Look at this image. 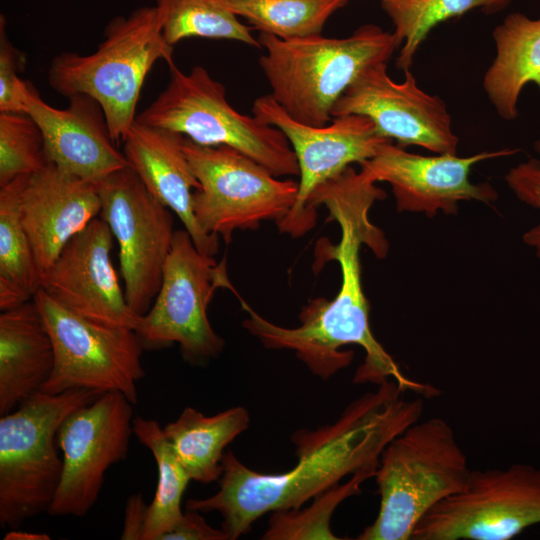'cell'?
<instances>
[{"mask_svg":"<svg viewBox=\"0 0 540 540\" xmlns=\"http://www.w3.org/2000/svg\"><path fill=\"white\" fill-rule=\"evenodd\" d=\"M361 170L347 167L336 177L318 186L308 201V208L317 214L324 205L329 220L336 221L341 239L332 245L326 238L316 244V264L338 261L341 267V286L332 300L317 298L300 312V325L294 328L278 326L257 314L242 299L249 317L244 327L270 349L294 351L297 358L322 380L348 367L352 351L345 345H359L365 351L363 364L357 369L354 383L380 385L394 380L404 391H412L424 398L437 396L439 390L407 377L393 358L375 339L369 324L368 301L361 284L360 248L367 244L378 257L385 256L387 243L379 229L369 220L368 212L376 200L384 199L385 192Z\"/></svg>","mask_w":540,"mask_h":540,"instance_id":"1","label":"cell"},{"mask_svg":"<svg viewBox=\"0 0 540 540\" xmlns=\"http://www.w3.org/2000/svg\"><path fill=\"white\" fill-rule=\"evenodd\" d=\"M404 392L396 381H385L351 402L332 424L294 432L298 461L284 473L251 470L225 451L219 490L189 499L186 509L218 512L222 530L235 540L264 514L298 509L345 477L377 468L385 447L423 413V398L406 399Z\"/></svg>","mask_w":540,"mask_h":540,"instance_id":"2","label":"cell"},{"mask_svg":"<svg viewBox=\"0 0 540 540\" xmlns=\"http://www.w3.org/2000/svg\"><path fill=\"white\" fill-rule=\"evenodd\" d=\"M258 42L266 50L259 64L271 96L289 116L311 126L331 122L334 104L360 72L387 63L400 46L394 33L373 24L345 38L282 40L260 33Z\"/></svg>","mask_w":540,"mask_h":540,"instance_id":"3","label":"cell"},{"mask_svg":"<svg viewBox=\"0 0 540 540\" xmlns=\"http://www.w3.org/2000/svg\"><path fill=\"white\" fill-rule=\"evenodd\" d=\"M470 473L466 454L445 419L432 417L411 424L380 456L374 476L379 511L357 539H411L422 517L462 491Z\"/></svg>","mask_w":540,"mask_h":540,"instance_id":"4","label":"cell"},{"mask_svg":"<svg viewBox=\"0 0 540 540\" xmlns=\"http://www.w3.org/2000/svg\"><path fill=\"white\" fill-rule=\"evenodd\" d=\"M174 46L163 38L155 6L113 18L104 40L87 55L62 52L49 66L48 82L60 95L86 94L102 106L115 144L136 120L144 80L158 60L173 63Z\"/></svg>","mask_w":540,"mask_h":540,"instance_id":"5","label":"cell"},{"mask_svg":"<svg viewBox=\"0 0 540 540\" xmlns=\"http://www.w3.org/2000/svg\"><path fill=\"white\" fill-rule=\"evenodd\" d=\"M102 393L74 389L59 394L38 391L0 418V525L18 528L47 512L60 484L63 459L57 434L76 409Z\"/></svg>","mask_w":540,"mask_h":540,"instance_id":"6","label":"cell"},{"mask_svg":"<svg viewBox=\"0 0 540 540\" xmlns=\"http://www.w3.org/2000/svg\"><path fill=\"white\" fill-rule=\"evenodd\" d=\"M168 66L166 88L137 121L176 131L200 145L233 147L277 177L299 176L296 155L280 129L235 110L224 85L204 67L184 73L174 62Z\"/></svg>","mask_w":540,"mask_h":540,"instance_id":"7","label":"cell"},{"mask_svg":"<svg viewBox=\"0 0 540 540\" xmlns=\"http://www.w3.org/2000/svg\"><path fill=\"white\" fill-rule=\"evenodd\" d=\"M221 287L234 291L225 259L217 263L196 248L186 230H175L158 293L134 330L144 349L177 343L189 362L217 357L225 343L213 330L207 307Z\"/></svg>","mask_w":540,"mask_h":540,"instance_id":"8","label":"cell"},{"mask_svg":"<svg viewBox=\"0 0 540 540\" xmlns=\"http://www.w3.org/2000/svg\"><path fill=\"white\" fill-rule=\"evenodd\" d=\"M183 149L200 188L193 211L204 232L229 243L235 230H255L282 220L295 203L299 184L279 180L267 168L226 145L205 146L185 137Z\"/></svg>","mask_w":540,"mask_h":540,"instance_id":"9","label":"cell"},{"mask_svg":"<svg viewBox=\"0 0 540 540\" xmlns=\"http://www.w3.org/2000/svg\"><path fill=\"white\" fill-rule=\"evenodd\" d=\"M54 348V366L41 391L120 392L138 401L144 346L133 329L96 323L65 308L42 288L33 297Z\"/></svg>","mask_w":540,"mask_h":540,"instance_id":"10","label":"cell"},{"mask_svg":"<svg viewBox=\"0 0 540 540\" xmlns=\"http://www.w3.org/2000/svg\"><path fill=\"white\" fill-rule=\"evenodd\" d=\"M540 524V468L471 470L466 487L429 510L413 540H509Z\"/></svg>","mask_w":540,"mask_h":540,"instance_id":"11","label":"cell"},{"mask_svg":"<svg viewBox=\"0 0 540 540\" xmlns=\"http://www.w3.org/2000/svg\"><path fill=\"white\" fill-rule=\"evenodd\" d=\"M102 218L116 239L125 298L139 316L151 307L161 285L173 236L171 210L138 175L124 167L98 182Z\"/></svg>","mask_w":540,"mask_h":540,"instance_id":"12","label":"cell"},{"mask_svg":"<svg viewBox=\"0 0 540 540\" xmlns=\"http://www.w3.org/2000/svg\"><path fill=\"white\" fill-rule=\"evenodd\" d=\"M252 113L265 124L280 129L288 139L298 162V193L289 213L277 225L294 238L310 231L317 217L308 209L315 189L339 175L352 163L373 158L390 139L381 136L374 122L361 114L333 117L324 126L296 121L269 95L257 98Z\"/></svg>","mask_w":540,"mask_h":540,"instance_id":"13","label":"cell"},{"mask_svg":"<svg viewBox=\"0 0 540 540\" xmlns=\"http://www.w3.org/2000/svg\"><path fill=\"white\" fill-rule=\"evenodd\" d=\"M132 405L124 394L106 392L63 421L57 434L63 471L48 514L82 517L94 506L106 472L127 456Z\"/></svg>","mask_w":540,"mask_h":540,"instance_id":"14","label":"cell"},{"mask_svg":"<svg viewBox=\"0 0 540 540\" xmlns=\"http://www.w3.org/2000/svg\"><path fill=\"white\" fill-rule=\"evenodd\" d=\"M401 83L387 73V63L368 66L334 104L331 116L369 117L379 134L400 147L418 145L437 154L456 155L458 138L444 102L420 89L409 70Z\"/></svg>","mask_w":540,"mask_h":540,"instance_id":"15","label":"cell"},{"mask_svg":"<svg viewBox=\"0 0 540 540\" xmlns=\"http://www.w3.org/2000/svg\"><path fill=\"white\" fill-rule=\"evenodd\" d=\"M113 238L102 218L93 219L65 245L40 288L91 321L135 330L140 316L128 305L113 266Z\"/></svg>","mask_w":540,"mask_h":540,"instance_id":"16","label":"cell"},{"mask_svg":"<svg viewBox=\"0 0 540 540\" xmlns=\"http://www.w3.org/2000/svg\"><path fill=\"white\" fill-rule=\"evenodd\" d=\"M517 151L504 149L469 157L422 156L406 152L389 140L373 158L360 164V170L374 182L384 181L391 185L398 211L424 212L433 216L442 210L453 214L457 212L459 201L489 202L497 197L489 184L471 183L469 174L474 164Z\"/></svg>","mask_w":540,"mask_h":540,"instance_id":"17","label":"cell"},{"mask_svg":"<svg viewBox=\"0 0 540 540\" xmlns=\"http://www.w3.org/2000/svg\"><path fill=\"white\" fill-rule=\"evenodd\" d=\"M67 107L47 104L31 84L26 113L38 124L48 162L60 170L92 182L128 166L116 148L102 106L89 95L68 97Z\"/></svg>","mask_w":540,"mask_h":540,"instance_id":"18","label":"cell"},{"mask_svg":"<svg viewBox=\"0 0 540 540\" xmlns=\"http://www.w3.org/2000/svg\"><path fill=\"white\" fill-rule=\"evenodd\" d=\"M20 211L42 281L65 245L100 215L98 182L49 162L28 176Z\"/></svg>","mask_w":540,"mask_h":540,"instance_id":"19","label":"cell"},{"mask_svg":"<svg viewBox=\"0 0 540 540\" xmlns=\"http://www.w3.org/2000/svg\"><path fill=\"white\" fill-rule=\"evenodd\" d=\"M184 139L176 131L135 120L123 140V153L148 191L178 216L196 248L214 256L219 237L204 232L195 218L193 193L200 183L184 152Z\"/></svg>","mask_w":540,"mask_h":540,"instance_id":"20","label":"cell"},{"mask_svg":"<svg viewBox=\"0 0 540 540\" xmlns=\"http://www.w3.org/2000/svg\"><path fill=\"white\" fill-rule=\"evenodd\" d=\"M54 366V348L33 299L0 314V416L38 391Z\"/></svg>","mask_w":540,"mask_h":540,"instance_id":"21","label":"cell"},{"mask_svg":"<svg viewBox=\"0 0 540 540\" xmlns=\"http://www.w3.org/2000/svg\"><path fill=\"white\" fill-rule=\"evenodd\" d=\"M496 56L483 80L485 92L500 117H517L523 87L535 83L540 90V18L509 14L493 31Z\"/></svg>","mask_w":540,"mask_h":540,"instance_id":"22","label":"cell"},{"mask_svg":"<svg viewBox=\"0 0 540 540\" xmlns=\"http://www.w3.org/2000/svg\"><path fill=\"white\" fill-rule=\"evenodd\" d=\"M249 422V413L241 406L212 416L186 407L163 431L191 480L207 484L219 480L225 448Z\"/></svg>","mask_w":540,"mask_h":540,"instance_id":"23","label":"cell"},{"mask_svg":"<svg viewBox=\"0 0 540 540\" xmlns=\"http://www.w3.org/2000/svg\"><path fill=\"white\" fill-rule=\"evenodd\" d=\"M29 175L0 186V310L33 299L41 287L34 253L21 219L20 202Z\"/></svg>","mask_w":540,"mask_h":540,"instance_id":"24","label":"cell"},{"mask_svg":"<svg viewBox=\"0 0 540 540\" xmlns=\"http://www.w3.org/2000/svg\"><path fill=\"white\" fill-rule=\"evenodd\" d=\"M133 434L152 453L157 466V487L148 507L143 540H158L181 519L182 497L191 477L156 420L134 416Z\"/></svg>","mask_w":540,"mask_h":540,"instance_id":"25","label":"cell"},{"mask_svg":"<svg viewBox=\"0 0 540 540\" xmlns=\"http://www.w3.org/2000/svg\"><path fill=\"white\" fill-rule=\"evenodd\" d=\"M253 29L292 40L319 35L327 20L348 0H219Z\"/></svg>","mask_w":540,"mask_h":540,"instance_id":"26","label":"cell"},{"mask_svg":"<svg viewBox=\"0 0 540 540\" xmlns=\"http://www.w3.org/2000/svg\"><path fill=\"white\" fill-rule=\"evenodd\" d=\"M164 40L171 46L185 38L239 41L261 48L249 27L219 0H155Z\"/></svg>","mask_w":540,"mask_h":540,"instance_id":"27","label":"cell"},{"mask_svg":"<svg viewBox=\"0 0 540 540\" xmlns=\"http://www.w3.org/2000/svg\"><path fill=\"white\" fill-rule=\"evenodd\" d=\"M511 0H381L392 20L394 35L401 46L396 61L398 69L409 70L421 42L437 24L460 16L474 8L498 12Z\"/></svg>","mask_w":540,"mask_h":540,"instance_id":"28","label":"cell"},{"mask_svg":"<svg viewBox=\"0 0 540 540\" xmlns=\"http://www.w3.org/2000/svg\"><path fill=\"white\" fill-rule=\"evenodd\" d=\"M377 468L363 469L344 482L315 496L306 508L280 510L272 513L266 540H337L330 528V520L338 505L361 493V485L376 474Z\"/></svg>","mask_w":540,"mask_h":540,"instance_id":"29","label":"cell"},{"mask_svg":"<svg viewBox=\"0 0 540 540\" xmlns=\"http://www.w3.org/2000/svg\"><path fill=\"white\" fill-rule=\"evenodd\" d=\"M42 132L27 113L0 112V186L48 164Z\"/></svg>","mask_w":540,"mask_h":540,"instance_id":"30","label":"cell"},{"mask_svg":"<svg viewBox=\"0 0 540 540\" xmlns=\"http://www.w3.org/2000/svg\"><path fill=\"white\" fill-rule=\"evenodd\" d=\"M5 18L0 19V112L26 113V99L32 83L19 76L26 57L8 39Z\"/></svg>","mask_w":540,"mask_h":540,"instance_id":"31","label":"cell"},{"mask_svg":"<svg viewBox=\"0 0 540 540\" xmlns=\"http://www.w3.org/2000/svg\"><path fill=\"white\" fill-rule=\"evenodd\" d=\"M535 148L540 155V141L536 142ZM505 179L518 199L540 209V157L530 158L527 162L512 168ZM523 240L529 246L535 247L536 254L540 258V225L526 232Z\"/></svg>","mask_w":540,"mask_h":540,"instance_id":"32","label":"cell"},{"mask_svg":"<svg viewBox=\"0 0 540 540\" xmlns=\"http://www.w3.org/2000/svg\"><path fill=\"white\" fill-rule=\"evenodd\" d=\"M158 540H229L221 529L210 526L201 512L187 510L181 519Z\"/></svg>","mask_w":540,"mask_h":540,"instance_id":"33","label":"cell"},{"mask_svg":"<svg viewBox=\"0 0 540 540\" xmlns=\"http://www.w3.org/2000/svg\"><path fill=\"white\" fill-rule=\"evenodd\" d=\"M148 507L141 493L129 496L124 508L122 540H143Z\"/></svg>","mask_w":540,"mask_h":540,"instance_id":"34","label":"cell"},{"mask_svg":"<svg viewBox=\"0 0 540 540\" xmlns=\"http://www.w3.org/2000/svg\"><path fill=\"white\" fill-rule=\"evenodd\" d=\"M5 540L13 539V540H48L50 537L46 534H39V533H30V532H23L20 530L11 529L10 532H8L5 537Z\"/></svg>","mask_w":540,"mask_h":540,"instance_id":"35","label":"cell"}]
</instances>
